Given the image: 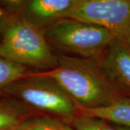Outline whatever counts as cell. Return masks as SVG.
Listing matches in <instances>:
<instances>
[{
	"mask_svg": "<svg viewBox=\"0 0 130 130\" xmlns=\"http://www.w3.org/2000/svg\"><path fill=\"white\" fill-rule=\"evenodd\" d=\"M56 54L57 67L41 72L54 79L78 108L95 109L106 107L121 95L105 77L97 60L60 53Z\"/></svg>",
	"mask_w": 130,
	"mask_h": 130,
	"instance_id": "cell-1",
	"label": "cell"
},
{
	"mask_svg": "<svg viewBox=\"0 0 130 130\" xmlns=\"http://www.w3.org/2000/svg\"><path fill=\"white\" fill-rule=\"evenodd\" d=\"M0 56L16 64L43 72L58 66L57 54L44 31L20 14L5 12L0 21Z\"/></svg>",
	"mask_w": 130,
	"mask_h": 130,
	"instance_id": "cell-2",
	"label": "cell"
},
{
	"mask_svg": "<svg viewBox=\"0 0 130 130\" xmlns=\"http://www.w3.org/2000/svg\"><path fill=\"white\" fill-rule=\"evenodd\" d=\"M43 31L58 53L85 59H98L117 38L106 28L71 18L61 19Z\"/></svg>",
	"mask_w": 130,
	"mask_h": 130,
	"instance_id": "cell-3",
	"label": "cell"
},
{
	"mask_svg": "<svg viewBox=\"0 0 130 130\" xmlns=\"http://www.w3.org/2000/svg\"><path fill=\"white\" fill-rule=\"evenodd\" d=\"M5 95L23 103L36 111L70 124L78 108L54 79L41 72H30L6 88Z\"/></svg>",
	"mask_w": 130,
	"mask_h": 130,
	"instance_id": "cell-4",
	"label": "cell"
},
{
	"mask_svg": "<svg viewBox=\"0 0 130 130\" xmlns=\"http://www.w3.org/2000/svg\"><path fill=\"white\" fill-rule=\"evenodd\" d=\"M68 18L106 28L124 40L130 34V0H79Z\"/></svg>",
	"mask_w": 130,
	"mask_h": 130,
	"instance_id": "cell-5",
	"label": "cell"
},
{
	"mask_svg": "<svg viewBox=\"0 0 130 130\" xmlns=\"http://www.w3.org/2000/svg\"><path fill=\"white\" fill-rule=\"evenodd\" d=\"M79 0H27L5 2L8 12L20 14L42 30L68 18Z\"/></svg>",
	"mask_w": 130,
	"mask_h": 130,
	"instance_id": "cell-6",
	"label": "cell"
},
{
	"mask_svg": "<svg viewBox=\"0 0 130 130\" xmlns=\"http://www.w3.org/2000/svg\"><path fill=\"white\" fill-rule=\"evenodd\" d=\"M97 62L113 88L130 98V50L125 42L116 38Z\"/></svg>",
	"mask_w": 130,
	"mask_h": 130,
	"instance_id": "cell-7",
	"label": "cell"
},
{
	"mask_svg": "<svg viewBox=\"0 0 130 130\" xmlns=\"http://www.w3.org/2000/svg\"><path fill=\"white\" fill-rule=\"evenodd\" d=\"M78 113L98 117L116 126L130 128V98L121 95L111 104L100 108H78Z\"/></svg>",
	"mask_w": 130,
	"mask_h": 130,
	"instance_id": "cell-8",
	"label": "cell"
},
{
	"mask_svg": "<svg viewBox=\"0 0 130 130\" xmlns=\"http://www.w3.org/2000/svg\"><path fill=\"white\" fill-rule=\"evenodd\" d=\"M35 110L13 98L0 99V130H14L26 119L37 114Z\"/></svg>",
	"mask_w": 130,
	"mask_h": 130,
	"instance_id": "cell-9",
	"label": "cell"
},
{
	"mask_svg": "<svg viewBox=\"0 0 130 130\" xmlns=\"http://www.w3.org/2000/svg\"><path fill=\"white\" fill-rule=\"evenodd\" d=\"M18 130H75L70 124L57 117L35 114L26 119L17 128Z\"/></svg>",
	"mask_w": 130,
	"mask_h": 130,
	"instance_id": "cell-10",
	"label": "cell"
},
{
	"mask_svg": "<svg viewBox=\"0 0 130 130\" xmlns=\"http://www.w3.org/2000/svg\"><path fill=\"white\" fill-rule=\"evenodd\" d=\"M30 72L28 68L0 56V96L5 95L6 88Z\"/></svg>",
	"mask_w": 130,
	"mask_h": 130,
	"instance_id": "cell-11",
	"label": "cell"
},
{
	"mask_svg": "<svg viewBox=\"0 0 130 130\" xmlns=\"http://www.w3.org/2000/svg\"><path fill=\"white\" fill-rule=\"evenodd\" d=\"M75 130H117L108 121L95 116L78 113L70 123Z\"/></svg>",
	"mask_w": 130,
	"mask_h": 130,
	"instance_id": "cell-12",
	"label": "cell"
},
{
	"mask_svg": "<svg viewBox=\"0 0 130 130\" xmlns=\"http://www.w3.org/2000/svg\"><path fill=\"white\" fill-rule=\"evenodd\" d=\"M125 42L126 45L127 46V47H128V48L130 50V34L127 36V37L124 40H123Z\"/></svg>",
	"mask_w": 130,
	"mask_h": 130,
	"instance_id": "cell-13",
	"label": "cell"
},
{
	"mask_svg": "<svg viewBox=\"0 0 130 130\" xmlns=\"http://www.w3.org/2000/svg\"><path fill=\"white\" fill-rule=\"evenodd\" d=\"M116 128L117 130H130V128L124 127V126H116Z\"/></svg>",
	"mask_w": 130,
	"mask_h": 130,
	"instance_id": "cell-14",
	"label": "cell"
},
{
	"mask_svg": "<svg viewBox=\"0 0 130 130\" xmlns=\"http://www.w3.org/2000/svg\"><path fill=\"white\" fill-rule=\"evenodd\" d=\"M5 10H4L3 9H2V8H0V21H1V20L2 18V17H3V15L5 14Z\"/></svg>",
	"mask_w": 130,
	"mask_h": 130,
	"instance_id": "cell-15",
	"label": "cell"
},
{
	"mask_svg": "<svg viewBox=\"0 0 130 130\" xmlns=\"http://www.w3.org/2000/svg\"><path fill=\"white\" fill-rule=\"evenodd\" d=\"M14 130H18V129H14Z\"/></svg>",
	"mask_w": 130,
	"mask_h": 130,
	"instance_id": "cell-16",
	"label": "cell"
}]
</instances>
